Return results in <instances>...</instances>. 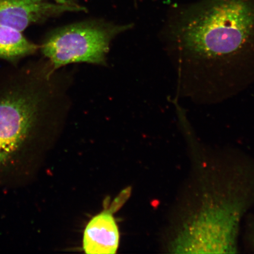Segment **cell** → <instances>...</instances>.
<instances>
[{
    "instance_id": "obj_1",
    "label": "cell",
    "mask_w": 254,
    "mask_h": 254,
    "mask_svg": "<svg viewBox=\"0 0 254 254\" xmlns=\"http://www.w3.org/2000/svg\"><path fill=\"white\" fill-rule=\"evenodd\" d=\"M162 37L176 98L218 104L254 82V0H199L174 8Z\"/></svg>"
},
{
    "instance_id": "obj_2",
    "label": "cell",
    "mask_w": 254,
    "mask_h": 254,
    "mask_svg": "<svg viewBox=\"0 0 254 254\" xmlns=\"http://www.w3.org/2000/svg\"><path fill=\"white\" fill-rule=\"evenodd\" d=\"M191 170L174 206L166 249L170 253H236L241 221L254 204V166L234 151H210L189 123L181 126Z\"/></svg>"
},
{
    "instance_id": "obj_3",
    "label": "cell",
    "mask_w": 254,
    "mask_h": 254,
    "mask_svg": "<svg viewBox=\"0 0 254 254\" xmlns=\"http://www.w3.org/2000/svg\"><path fill=\"white\" fill-rule=\"evenodd\" d=\"M55 71L40 60L0 72V190L23 185L32 146L60 109Z\"/></svg>"
},
{
    "instance_id": "obj_4",
    "label": "cell",
    "mask_w": 254,
    "mask_h": 254,
    "mask_svg": "<svg viewBox=\"0 0 254 254\" xmlns=\"http://www.w3.org/2000/svg\"><path fill=\"white\" fill-rule=\"evenodd\" d=\"M131 28L101 21L81 22L51 32L40 49L55 71L72 63L103 65L111 41Z\"/></svg>"
},
{
    "instance_id": "obj_5",
    "label": "cell",
    "mask_w": 254,
    "mask_h": 254,
    "mask_svg": "<svg viewBox=\"0 0 254 254\" xmlns=\"http://www.w3.org/2000/svg\"><path fill=\"white\" fill-rule=\"evenodd\" d=\"M84 10L75 3L49 0H0V25L23 32L34 24L66 12Z\"/></svg>"
},
{
    "instance_id": "obj_6",
    "label": "cell",
    "mask_w": 254,
    "mask_h": 254,
    "mask_svg": "<svg viewBox=\"0 0 254 254\" xmlns=\"http://www.w3.org/2000/svg\"><path fill=\"white\" fill-rule=\"evenodd\" d=\"M110 208L105 209L88 222L82 239L84 252L90 254H116L119 249L120 232Z\"/></svg>"
},
{
    "instance_id": "obj_7",
    "label": "cell",
    "mask_w": 254,
    "mask_h": 254,
    "mask_svg": "<svg viewBox=\"0 0 254 254\" xmlns=\"http://www.w3.org/2000/svg\"><path fill=\"white\" fill-rule=\"evenodd\" d=\"M39 49L40 46L28 40L23 32L0 25V59L14 64Z\"/></svg>"
},
{
    "instance_id": "obj_8",
    "label": "cell",
    "mask_w": 254,
    "mask_h": 254,
    "mask_svg": "<svg viewBox=\"0 0 254 254\" xmlns=\"http://www.w3.org/2000/svg\"><path fill=\"white\" fill-rule=\"evenodd\" d=\"M247 237L249 243L254 249V221L249 220L247 225Z\"/></svg>"
},
{
    "instance_id": "obj_9",
    "label": "cell",
    "mask_w": 254,
    "mask_h": 254,
    "mask_svg": "<svg viewBox=\"0 0 254 254\" xmlns=\"http://www.w3.org/2000/svg\"><path fill=\"white\" fill-rule=\"evenodd\" d=\"M55 1H59L60 2H65V3H74L72 2L71 0H55Z\"/></svg>"
}]
</instances>
